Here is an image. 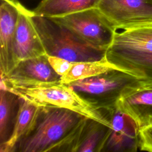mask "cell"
<instances>
[{
	"label": "cell",
	"instance_id": "cell-11",
	"mask_svg": "<svg viewBox=\"0 0 152 152\" xmlns=\"http://www.w3.org/2000/svg\"><path fill=\"white\" fill-rule=\"evenodd\" d=\"M33 14L32 10H28L20 4L14 43L15 66L24 59L46 54L41 39L31 20Z\"/></svg>",
	"mask_w": 152,
	"mask_h": 152
},
{
	"label": "cell",
	"instance_id": "cell-16",
	"mask_svg": "<svg viewBox=\"0 0 152 152\" xmlns=\"http://www.w3.org/2000/svg\"><path fill=\"white\" fill-rule=\"evenodd\" d=\"M113 69L117 68L107 61L105 56L97 61L74 62L68 72L61 77L59 83L69 84L94 77Z\"/></svg>",
	"mask_w": 152,
	"mask_h": 152
},
{
	"label": "cell",
	"instance_id": "cell-2",
	"mask_svg": "<svg viewBox=\"0 0 152 152\" xmlns=\"http://www.w3.org/2000/svg\"><path fill=\"white\" fill-rule=\"evenodd\" d=\"M31 20L47 55L62 58L72 62L97 61L105 56V50L89 45L49 18L33 14Z\"/></svg>",
	"mask_w": 152,
	"mask_h": 152
},
{
	"label": "cell",
	"instance_id": "cell-17",
	"mask_svg": "<svg viewBox=\"0 0 152 152\" xmlns=\"http://www.w3.org/2000/svg\"><path fill=\"white\" fill-rule=\"evenodd\" d=\"M111 128L90 119L77 152L103 151Z\"/></svg>",
	"mask_w": 152,
	"mask_h": 152
},
{
	"label": "cell",
	"instance_id": "cell-19",
	"mask_svg": "<svg viewBox=\"0 0 152 152\" xmlns=\"http://www.w3.org/2000/svg\"><path fill=\"white\" fill-rule=\"evenodd\" d=\"M122 71L127 72L142 82L152 83V56L128 65L122 69Z\"/></svg>",
	"mask_w": 152,
	"mask_h": 152
},
{
	"label": "cell",
	"instance_id": "cell-8",
	"mask_svg": "<svg viewBox=\"0 0 152 152\" xmlns=\"http://www.w3.org/2000/svg\"><path fill=\"white\" fill-rule=\"evenodd\" d=\"M61 78L52 68L45 54L21 61L7 75L1 74V87H30L58 83Z\"/></svg>",
	"mask_w": 152,
	"mask_h": 152
},
{
	"label": "cell",
	"instance_id": "cell-3",
	"mask_svg": "<svg viewBox=\"0 0 152 152\" xmlns=\"http://www.w3.org/2000/svg\"><path fill=\"white\" fill-rule=\"evenodd\" d=\"M85 116L69 109L40 107L34 126L15 151L46 152L69 133Z\"/></svg>",
	"mask_w": 152,
	"mask_h": 152
},
{
	"label": "cell",
	"instance_id": "cell-12",
	"mask_svg": "<svg viewBox=\"0 0 152 152\" xmlns=\"http://www.w3.org/2000/svg\"><path fill=\"white\" fill-rule=\"evenodd\" d=\"M117 105L129 114L140 128L152 124V83L141 81L128 87Z\"/></svg>",
	"mask_w": 152,
	"mask_h": 152
},
{
	"label": "cell",
	"instance_id": "cell-14",
	"mask_svg": "<svg viewBox=\"0 0 152 152\" xmlns=\"http://www.w3.org/2000/svg\"><path fill=\"white\" fill-rule=\"evenodd\" d=\"M100 0H42L32 10L34 15L46 18L65 16L93 8Z\"/></svg>",
	"mask_w": 152,
	"mask_h": 152
},
{
	"label": "cell",
	"instance_id": "cell-13",
	"mask_svg": "<svg viewBox=\"0 0 152 152\" xmlns=\"http://www.w3.org/2000/svg\"><path fill=\"white\" fill-rule=\"evenodd\" d=\"M40 107L33 103L20 97V106L12 132L5 142L0 144V152L15 151L19 142L33 129Z\"/></svg>",
	"mask_w": 152,
	"mask_h": 152
},
{
	"label": "cell",
	"instance_id": "cell-7",
	"mask_svg": "<svg viewBox=\"0 0 152 152\" xmlns=\"http://www.w3.org/2000/svg\"><path fill=\"white\" fill-rule=\"evenodd\" d=\"M98 9L117 30L152 25V0H100Z\"/></svg>",
	"mask_w": 152,
	"mask_h": 152
},
{
	"label": "cell",
	"instance_id": "cell-10",
	"mask_svg": "<svg viewBox=\"0 0 152 152\" xmlns=\"http://www.w3.org/2000/svg\"><path fill=\"white\" fill-rule=\"evenodd\" d=\"M18 0H0V70L7 75L15 66L14 43L20 5Z\"/></svg>",
	"mask_w": 152,
	"mask_h": 152
},
{
	"label": "cell",
	"instance_id": "cell-15",
	"mask_svg": "<svg viewBox=\"0 0 152 152\" xmlns=\"http://www.w3.org/2000/svg\"><path fill=\"white\" fill-rule=\"evenodd\" d=\"M20 97L9 89L0 90V144L10 137L20 106Z\"/></svg>",
	"mask_w": 152,
	"mask_h": 152
},
{
	"label": "cell",
	"instance_id": "cell-9",
	"mask_svg": "<svg viewBox=\"0 0 152 152\" xmlns=\"http://www.w3.org/2000/svg\"><path fill=\"white\" fill-rule=\"evenodd\" d=\"M109 112L112 128L103 151H137L140 129L137 122L118 105Z\"/></svg>",
	"mask_w": 152,
	"mask_h": 152
},
{
	"label": "cell",
	"instance_id": "cell-4",
	"mask_svg": "<svg viewBox=\"0 0 152 152\" xmlns=\"http://www.w3.org/2000/svg\"><path fill=\"white\" fill-rule=\"evenodd\" d=\"M141 80L118 69L69 83L82 98L100 110L110 111L124 91Z\"/></svg>",
	"mask_w": 152,
	"mask_h": 152
},
{
	"label": "cell",
	"instance_id": "cell-20",
	"mask_svg": "<svg viewBox=\"0 0 152 152\" xmlns=\"http://www.w3.org/2000/svg\"><path fill=\"white\" fill-rule=\"evenodd\" d=\"M48 59L52 68L61 77L66 74L74 63L55 56L48 55Z\"/></svg>",
	"mask_w": 152,
	"mask_h": 152
},
{
	"label": "cell",
	"instance_id": "cell-5",
	"mask_svg": "<svg viewBox=\"0 0 152 152\" xmlns=\"http://www.w3.org/2000/svg\"><path fill=\"white\" fill-rule=\"evenodd\" d=\"M49 18L69 29L89 45L105 51L117 31L98 8Z\"/></svg>",
	"mask_w": 152,
	"mask_h": 152
},
{
	"label": "cell",
	"instance_id": "cell-1",
	"mask_svg": "<svg viewBox=\"0 0 152 152\" xmlns=\"http://www.w3.org/2000/svg\"><path fill=\"white\" fill-rule=\"evenodd\" d=\"M7 88L40 107L52 106L69 109L112 128L109 112L94 107L68 84L58 82Z\"/></svg>",
	"mask_w": 152,
	"mask_h": 152
},
{
	"label": "cell",
	"instance_id": "cell-18",
	"mask_svg": "<svg viewBox=\"0 0 152 152\" xmlns=\"http://www.w3.org/2000/svg\"><path fill=\"white\" fill-rule=\"evenodd\" d=\"M90 119L84 117L77 126L62 140L55 144L49 151H71L77 152Z\"/></svg>",
	"mask_w": 152,
	"mask_h": 152
},
{
	"label": "cell",
	"instance_id": "cell-6",
	"mask_svg": "<svg viewBox=\"0 0 152 152\" xmlns=\"http://www.w3.org/2000/svg\"><path fill=\"white\" fill-rule=\"evenodd\" d=\"M152 56V25L116 31L106 50L107 61L118 69Z\"/></svg>",
	"mask_w": 152,
	"mask_h": 152
},
{
	"label": "cell",
	"instance_id": "cell-21",
	"mask_svg": "<svg viewBox=\"0 0 152 152\" xmlns=\"http://www.w3.org/2000/svg\"><path fill=\"white\" fill-rule=\"evenodd\" d=\"M138 148L141 151L152 152V124L140 128Z\"/></svg>",
	"mask_w": 152,
	"mask_h": 152
}]
</instances>
